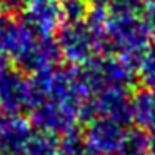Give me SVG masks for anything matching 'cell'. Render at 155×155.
Listing matches in <instances>:
<instances>
[{
	"label": "cell",
	"instance_id": "cell-1",
	"mask_svg": "<svg viewBox=\"0 0 155 155\" xmlns=\"http://www.w3.org/2000/svg\"><path fill=\"white\" fill-rule=\"evenodd\" d=\"M110 14V12H108ZM155 32V7L145 14L112 15L105 30V54H115L137 65Z\"/></svg>",
	"mask_w": 155,
	"mask_h": 155
},
{
	"label": "cell",
	"instance_id": "cell-2",
	"mask_svg": "<svg viewBox=\"0 0 155 155\" xmlns=\"http://www.w3.org/2000/svg\"><path fill=\"white\" fill-rule=\"evenodd\" d=\"M55 42L60 48L62 57L75 67L88 64L97 57L98 52H104L98 37L90 30L85 20L75 24H64L57 30Z\"/></svg>",
	"mask_w": 155,
	"mask_h": 155
},
{
	"label": "cell",
	"instance_id": "cell-3",
	"mask_svg": "<svg viewBox=\"0 0 155 155\" xmlns=\"http://www.w3.org/2000/svg\"><path fill=\"white\" fill-rule=\"evenodd\" d=\"M110 118L120 125L132 122V95L125 88H105L80 105V120Z\"/></svg>",
	"mask_w": 155,
	"mask_h": 155
},
{
	"label": "cell",
	"instance_id": "cell-4",
	"mask_svg": "<svg viewBox=\"0 0 155 155\" xmlns=\"http://www.w3.org/2000/svg\"><path fill=\"white\" fill-rule=\"evenodd\" d=\"M80 120L78 107L74 104L55 100H44L30 108V122L40 132L52 135H65L72 130H77Z\"/></svg>",
	"mask_w": 155,
	"mask_h": 155
},
{
	"label": "cell",
	"instance_id": "cell-5",
	"mask_svg": "<svg viewBox=\"0 0 155 155\" xmlns=\"http://www.w3.org/2000/svg\"><path fill=\"white\" fill-rule=\"evenodd\" d=\"M34 107L30 78L18 68L8 67L0 74V108L5 114H22Z\"/></svg>",
	"mask_w": 155,
	"mask_h": 155
},
{
	"label": "cell",
	"instance_id": "cell-6",
	"mask_svg": "<svg viewBox=\"0 0 155 155\" xmlns=\"http://www.w3.org/2000/svg\"><path fill=\"white\" fill-rule=\"evenodd\" d=\"M125 130V125L110 118L98 117L90 120L84 135L87 155H117Z\"/></svg>",
	"mask_w": 155,
	"mask_h": 155
},
{
	"label": "cell",
	"instance_id": "cell-7",
	"mask_svg": "<svg viewBox=\"0 0 155 155\" xmlns=\"http://www.w3.org/2000/svg\"><path fill=\"white\" fill-rule=\"evenodd\" d=\"M32 137L34 125L28 118L0 112V155H24Z\"/></svg>",
	"mask_w": 155,
	"mask_h": 155
},
{
	"label": "cell",
	"instance_id": "cell-8",
	"mask_svg": "<svg viewBox=\"0 0 155 155\" xmlns=\"http://www.w3.org/2000/svg\"><path fill=\"white\" fill-rule=\"evenodd\" d=\"M37 35L24 20H17L14 15H0V54L17 60L35 42Z\"/></svg>",
	"mask_w": 155,
	"mask_h": 155
},
{
	"label": "cell",
	"instance_id": "cell-9",
	"mask_svg": "<svg viewBox=\"0 0 155 155\" xmlns=\"http://www.w3.org/2000/svg\"><path fill=\"white\" fill-rule=\"evenodd\" d=\"M60 57L62 54L57 42L52 38L37 37L34 44L15 60V64L24 74H37L44 68L55 67Z\"/></svg>",
	"mask_w": 155,
	"mask_h": 155
},
{
	"label": "cell",
	"instance_id": "cell-10",
	"mask_svg": "<svg viewBox=\"0 0 155 155\" xmlns=\"http://www.w3.org/2000/svg\"><path fill=\"white\" fill-rule=\"evenodd\" d=\"M132 122L143 130L155 127V88H140L132 95Z\"/></svg>",
	"mask_w": 155,
	"mask_h": 155
},
{
	"label": "cell",
	"instance_id": "cell-11",
	"mask_svg": "<svg viewBox=\"0 0 155 155\" xmlns=\"http://www.w3.org/2000/svg\"><path fill=\"white\" fill-rule=\"evenodd\" d=\"M24 155H60L58 152V137L52 134H34Z\"/></svg>",
	"mask_w": 155,
	"mask_h": 155
},
{
	"label": "cell",
	"instance_id": "cell-12",
	"mask_svg": "<svg viewBox=\"0 0 155 155\" xmlns=\"http://www.w3.org/2000/svg\"><path fill=\"white\" fill-rule=\"evenodd\" d=\"M137 78L147 88H155V42H152L137 64Z\"/></svg>",
	"mask_w": 155,
	"mask_h": 155
},
{
	"label": "cell",
	"instance_id": "cell-13",
	"mask_svg": "<svg viewBox=\"0 0 155 155\" xmlns=\"http://www.w3.org/2000/svg\"><path fill=\"white\" fill-rule=\"evenodd\" d=\"M90 0H58V7L64 24L84 22L90 12Z\"/></svg>",
	"mask_w": 155,
	"mask_h": 155
},
{
	"label": "cell",
	"instance_id": "cell-14",
	"mask_svg": "<svg viewBox=\"0 0 155 155\" xmlns=\"http://www.w3.org/2000/svg\"><path fill=\"white\" fill-rule=\"evenodd\" d=\"M58 152L60 155H87L84 135L78 130H72L58 138Z\"/></svg>",
	"mask_w": 155,
	"mask_h": 155
},
{
	"label": "cell",
	"instance_id": "cell-15",
	"mask_svg": "<svg viewBox=\"0 0 155 155\" xmlns=\"http://www.w3.org/2000/svg\"><path fill=\"white\" fill-rule=\"evenodd\" d=\"M30 0H0L2 7L7 12L14 14V12H24V8L28 5Z\"/></svg>",
	"mask_w": 155,
	"mask_h": 155
},
{
	"label": "cell",
	"instance_id": "cell-16",
	"mask_svg": "<svg viewBox=\"0 0 155 155\" xmlns=\"http://www.w3.org/2000/svg\"><path fill=\"white\" fill-rule=\"evenodd\" d=\"M148 155H155V127L148 134Z\"/></svg>",
	"mask_w": 155,
	"mask_h": 155
},
{
	"label": "cell",
	"instance_id": "cell-17",
	"mask_svg": "<svg viewBox=\"0 0 155 155\" xmlns=\"http://www.w3.org/2000/svg\"><path fill=\"white\" fill-rule=\"evenodd\" d=\"M8 67H10V64H8V57H5L4 54H0V74H4Z\"/></svg>",
	"mask_w": 155,
	"mask_h": 155
}]
</instances>
